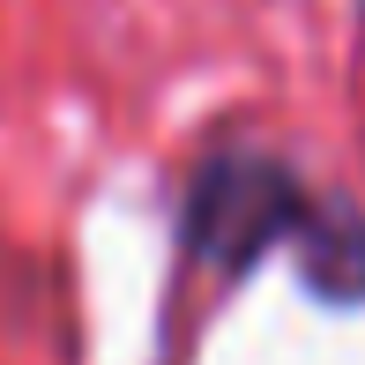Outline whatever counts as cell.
Listing matches in <instances>:
<instances>
[{
    "mask_svg": "<svg viewBox=\"0 0 365 365\" xmlns=\"http://www.w3.org/2000/svg\"><path fill=\"white\" fill-rule=\"evenodd\" d=\"M306 217H313L306 194H298L276 164H217V172L202 179V194H194L187 239H194L202 261L239 269V261H254L261 246L276 239V231H291Z\"/></svg>",
    "mask_w": 365,
    "mask_h": 365,
    "instance_id": "6da1fadb",
    "label": "cell"
}]
</instances>
